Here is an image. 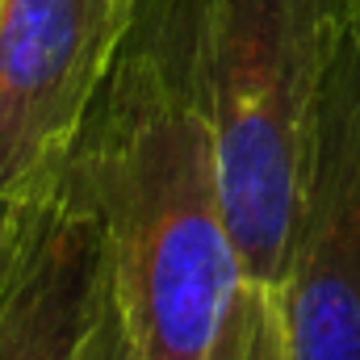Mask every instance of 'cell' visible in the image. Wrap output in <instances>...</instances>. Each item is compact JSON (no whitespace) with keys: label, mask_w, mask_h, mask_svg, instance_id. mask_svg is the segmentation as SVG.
<instances>
[{"label":"cell","mask_w":360,"mask_h":360,"mask_svg":"<svg viewBox=\"0 0 360 360\" xmlns=\"http://www.w3.org/2000/svg\"><path fill=\"white\" fill-rule=\"evenodd\" d=\"M68 164L105 222L139 360H218L248 285L231 235L188 0H143Z\"/></svg>","instance_id":"1"},{"label":"cell","mask_w":360,"mask_h":360,"mask_svg":"<svg viewBox=\"0 0 360 360\" xmlns=\"http://www.w3.org/2000/svg\"><path fill=\"white\" fill-rule=\"evenodd\" d=\"M188 13L231 235L248 281L276 293L310 109L348 0H188Z\"/></svg>","instance_id":"2"},{"label":"cell","mask_w":360,"mask_h":360,"mask_svg":"<svg viewBox=\"0 0 360 360\" xmlns=\"http://www.w3.org/2000/svg\"><path fill=\"white\" fill-rule=\"evenodd\" d=\"M289 360H360V4L348 0L310 109L276 285Z\"/></svg>","instance_id":"3"},{"label":"cell","mask_w":360,"mask_h":360,"mask_svg":"<svg viewBox=\"0 0 360 360\" xmlns=\"http://www.w3.org/2000/svg\"><path fill=\"white\" fill-rule=\"evenodd\" d=\"M143 0H0V197L51 176L105 89Z\"/></svg>","instance_id":"4"},{"label":"cell","mask_w":360,"mask_h":360,"mask_svg":"<svg viewBox=\"0 0 360 360\" xmlns=\"http://www.w3.org/2000/svg\"><path fill=\"white\" fill-rule=\"evenodd\" d=\"M109 289L105 222L68 160L0 197V360H80Z\"/></svg>","instance_id":"5"},{"label":"cell","mask_w":360,"mask_h":360,"mask_svg":"<svg viewBox=\"0 0 360 360\" xmlns=\"http://www.w3.org/2000/svg\"><path fill=\"white\" fill-rule=\"evenodd\" d=\"M218 360H289V340H285V323H281V306L272 289L252 285V281L243 285L231 310Z\"/></svg>","instance_id":"6"},{"label":"cell","mask_w":360,"mask_h":360,"mask_svg":"<svg viewBox=\"0 0 360 360\" xmlns=\"http://www.w3.org/2000/svg\"><path fill=\"white\" fill-rule=\"evenodd\" d=\"M80 360H139L113 289H109V297H105V306H101V314H96V323H92L89 340H84V348H80Z\"/></svg>","instance_id":"7"},{"label":"cell","mask_w":360,"mask_h":360,"mask_svg":"<svg viewBox=\"0 0 360 360\" xmlns=\"http://www.w3.org/2000/svg\"><path fill=\"white\" fill-rule=\"evenodd\" d=\"M356 4H360V0H356Z\"/></svg>","instance_id":"8"}]
</instances>
